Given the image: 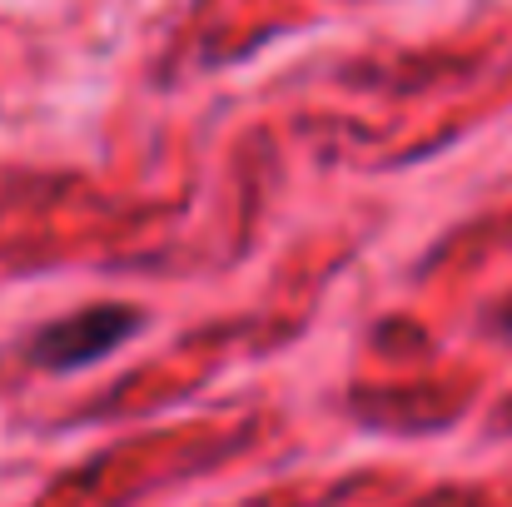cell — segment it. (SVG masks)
<instances>
[{
    "instance_id": "1",
    "label": "cell",
    "mask_w": 512,
    "mask_h": 507,
    "mask_svg": "<svg viewBox=\"0 0 512 507\" xmlns=\"http://www.w3.org/2000/svg\"><path fill=\"white\" fill-rule=\"evenodd\" d=\"M254 423L244 418H219V423H189L174 433H150V438H130L110 453H100L95 463H85V473L65 478L55 498L40 507H125L140 493H160L179 478L209 473L214 463L244 453L254 443Z\"/></svg>"
},
{
    "instance_id": "2",
    "label": "cell",
    "mask_w": 512,
    "mask_h": 507,
    "mask_svg": "<svg viewBox=\"0 0 512 507\" xmlns=\"http://www.w3.org/2000/svg\"><path fill=\"white\" fill-rule=\"evenodd\" d=\"M140 329V314L125 309V304H100L90 314H75L55 329L35 338V363L45 368H80L90 358H100L105 348H115L120 338H130Z\"/></svg>"
},
{
    "instance_id": "3",
    "label": "cell",
    "mask_w": 512,
    "mask_h": 507,
    "mask_svg": "<svg viewBox=\"0 0 512 507\" xmlns=\"http://www.w3.org/2000/svg\"><path fill=\"white\" fill-rule=\"evenodd\" d=\"M473 398V388L463 378L453 383H423V393H403V388H368L358 398V413L368 423H388L398 433H423V428H443L463 413V403Z\"/></svg>"
},
{
    "instance_id": "4",
    "label": "cell",
    "mask_w": 512,
    "mask_h": 507,
    "mask_svg": "<svg viewBox=\"0 0 512 507\" xmlns=\"http://www.w3.org/2000/svg\"><path fill=\"white\" fill-rule=\"evenodd\" d=\"M358 493V483H329V488H284V493H264L244 507H339Z\"/></svg>"
},
{
    "instance_id": "5",
    "label": "cell",
    "mask_w": 512,
    "mask_h": 507,
    "mask_svg": "<svg viewBox=\"0 0 512 507\" xmlns=\"http://www.w3.org/2000/svg\"><path fill=\"white\" fill-rule=\"evenodd\" d=\"M413 507H512L503 493H493V488H438V493H428L423 503Z\"/></svg>"
}]
</instances>
